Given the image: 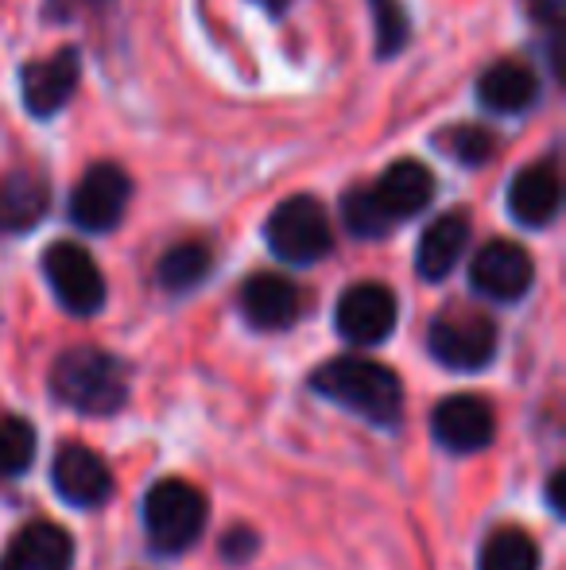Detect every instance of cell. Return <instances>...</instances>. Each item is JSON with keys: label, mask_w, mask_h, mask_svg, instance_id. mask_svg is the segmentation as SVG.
Returning <instances> with one entry per match:
<instances>
[{"label": "cell", "mask_w": 566, "mask_h": 570, "mask_svg": "<svg viewBox=\"0 0 566 570\" xmlns=\"http://www.w3.org/2000/svg\"><path fill=\"white\" fill-rule=\"evenodd\" d=\"M563 12H566V0H532V16L555 31H559V23H563Z\"/></svg>", "instance_id": "obj_28"}, {"label": "cell", "mask_w": 566, "mask_h": 570, "mask_svg": "<svg viewBox=\"0 0 566 570\" xmlns=\"http://www.w3.org/2000/svg\"><path fill=\"white\" fill-rule=\"evenodd\" d=\"M210 268H214L210 245H202V240H182V245L167 248V253L159 256L156 279L163 292L182 295V292H195V287L210 276Z\"/></svg>", "instance_id": "obj_20"}, {"label": "cell", "mask_w": 566, "mask_h": 570, "mask_svg": "<svg viewBox=\"0 0 566 570\" xmlns=\"http://www.w3.org/2000/svg\"><path fill=\"white\" fill-rule=\"evenodd\" d=\"M466 245H469V222H466V214L450 210V214H443V218H435L424 229V237H419V253H416L419 276L430 279V284L446 279L454 272V264L461 261Z\"/></svg>", "instance_id": "obj_17"}, {"label": "cell", "mask_w": 566, "mask_h": 570, "mask_svg": "<svg viewBox=\"0 0 566 570\" xmlns=\"http://www.w3.org/2000/svg\"><path fill=\"white\" fill-rule=\"evenodd\" d=\"M396 315H400V307H396L393 287L365 279V284H354L349 292H341L334 326L349 345H380L396 331Z\"/></svg>", "instance_id": "obj_9"}, {"label": "cell", "mask_w": 566, "mask_h": 570, "mask_svg": "<svg viewBox=\"0 0 566 570\" xmlns=\"http://www.w3.org/2000/svg\"><path fill=\"white\" fill-rule=\"evenodd\" d=\"M563 206V183L555 164H532L524 171H516V179L508 183V214L520 226L544 229L559 218Z\"/></svg>", "instance_id": "obj_16"}, {"label": "cell", "mask_w": 566, "mask_h": 570, "mask_svg": "<svg viewBox=\"0 0 566 570\" xmlns=\"http://www.w3.org/2000/svg\"><path fill=\"white\" fill-rule=\"evenodd\" d=\"M54 493L75 509H101L113 497V470L98 451L82 443H67L51 465Z\"/></svg>", "instance_id": "obj_12"}, {"label": "cell", "mask_w": 566, "mask_h": 570, "mask_svg": "<svg viewBox=\"0 0 566 570\" xmlns=\"http://www.w3.org/2000/svg\"><path fill=\"white\" fill-rule=\"evenodd\" d=\"M438 148H446L461 167H485L497 156L500 140L481 125H454L450 132L438 136Z\"/></svg>", "instance_id": "obj_23"}, {"label": "cell", "mask_w": 566, "mask_h": 570, "mask_svg": "<svg viewBox=\"0 0 566 570\" xmlns=\"http://www.w3.org/2000/svg\"><path fill=\"white\" fill-rule=\"evenodd\" d=\"M477 570H539V548L524 528H500L485 540Z\"/></svg>", "instance_id": "obj_21"}, {"label": "cell", "mask_w": 566, "mask_h": 570, "mask_svg": "<svg viewBox=\"0 0 566 570\" xmlns=\"http://www.w3.org/2000/svg\"><path fill=\"white\" fill-rule=\"evenodd\" d=\"M310 389L330 404L361 415L373 428H396L404 415V384L388 365L373 357H334L310 376Z\"/></svg>", "instance_id": "obj_1"}, {"label": "cell", "mask_w": 566, "mask_h": 570, "mask_svg": "<svg viewBox=\"0 0 566 570\" xmlns=\"http://www.w3.org/2000/svg\"><path fill=\"white\" fill-rule=\"evenodd\" d=\"M51 392L82 415H113L129 400V368L98 345H75L51 365Z\"/></svg>", "instance_id": "obj_2"}, {"label": "cell", "mask_w": 566, "mask_h": 570, "mask_svg": "<svg viewBox=\"0 0 566 570\" xmlns=\"http://www.w3.org/2000/svg\"><path fill=\"white\" fill-rule=\"evenodd\" d=\"M132 198V179L117 164H93L70 195V222L86 233H109L121 226Z\"/></svg>", "instance_id": "obj_7"}, {"label": "cell", "mask_w": 566, "mask_h": 570, "mask_svg": "<svg viewBox=\"0 0 566 570\" xmlns=\"http://www.w3.org/2000/svg\"><path fill=\"white\" fill-rule=\"evenodd\" d=\"M373 23H377V55L380 59H393L408 47L411 36V20L404 12L400 0H369Z\"/></svg>", "instance_id": "obj_25"}, {"label": "cell", "mask_w": 566, "mask_h": 570, "mask_svg": "<svg viewBox=\"0 0 566 570\" xmlns=\"http://www.w3.org/2000/svg\"><path fill=\"white\" fill-rule=\"evenodd\" d=\"M341 222H346V229L361 240L385 237V233L393 229L385 214H380V206H377V198H373L369 187L346 190V198H341Z\"/></svg>", "instance_id": "obj_24"}, {"label": "cell", "mask_w": 566, "mask_h": 570, "mask_svg": "<svg viewBox=\"0 0 566 570\" xmlns=\"http://www.w3.org/2000/svg\"><path fill=\"white\" fill-rule=\"evenodd\" d=\"M547 497H552L555 517H566V504H563V473H555V478H552V485H547Z\"/></svg>", "instance_id": "obj_29"}, {"label": "cell", "mask_w": 566, "mask_h": 570, "mask_svg": "<svg viewBox=\"0 0 566 570\" xmlns=\"http://www.w3.org/2000/svg\"><path fill=\"white\" fill-rule=\"evenodd\" d=\"M430 431L435 439L454 454H477L493 443L497 435V412L485 396L461 392V396H446L430 412Z\"/></svg>", "instance_id": "obj_10"}, {"label": "cell", "mask_w": 566, "mask_h": 570, "mask_svg": "<svg viewBox=\"0 0 566 570\" xmlns=\"http://www.w3.org/2000/svg\"><path fill=\"white\" fill-rule=\"evenodd\" d=\"M369 190L377 198L380 214L388 218V226H400V222L416 218V214H424L430 206V198H435V175L419 159H400Z\"/></svg>", "instance_id": "obj_13"}, {"label": "cell", "mask_w": 566, "mask_h": 570, "mask_svg": "<svg viewBox=\"0 0 566 570\" xmlns=\"http://www.w3.org/2000/svg\"><path fill=\"white\" fill-rule=\"evenodd\" d=\"M532 279H536V264H532L528 248L516 240H489L477 248L474 264H469V287L493 303L524 299Z\"/></svg>", "instance_id": "obj_8"}, {"label": "cell", "mask_w": 566, "mask_h": 570, "mask_svg": "<svg viewBox=\"0 0 566 570\" xmlns=\"http://www.w3.org/2000/svg\"><path fill=\"white\" fill-rule=\"evenodd\" d=\"M36 462V431L20 415H0V478H20Z\"/></svg>", "instance_id": "obj_22"}, {"label": "cell", "mask_w": 566, "mask_h": 570, "mask_svg": "<svg viewBox=\"0 0 566 570\" xmlns=\"http://www.w3.org/2000/svg\"><path fill=\"white\" fill-rule=\"evenodd\" d=\"M302 295L280 272H257L241 287V315L257 331H287L299 318Z\"/></svg>", "instance_id": "obj_15"}, {"label": "cell", "mask_w": 566, "mask_h": 570, "mask_svg": "<svg viewBox=\"0 0 566 570\" xmlns=\"http://www.w3.org/2000/svg\"><path fill=\"white\" fill-rule=\"evenodd\" d=\"M477 98L493 114H524L536 106L539 98V78L532 75L524 62H493L481 78H477Z\"/></svg>", "instance_id": "obj_19"}, {"label": "cell", "mask_w": 566, "mask_h": 570, "mask_svg": "<svg viewBox=\"0 0 566 570\" xmlns=\"http://www.w3.org/2000/svg\"><path fill=\"white\" fill-rule=\"evenodd\" d=\"M257 532H249V528H234V532L221 540V556L229 559V563H245L249 556H257Z\"/></svg>", "instance_id": "obj_26"}, {"label": "cell", "mask_w": 566, "mask_h": 570, "mask_svg": "<svg viewBox=\"0 0 566 570\" xmlns=\"http://www.w3.org/2000/svg\"><path fill=\"white\" fill-rule=\"evenodd\" d=\"M427 350L438 365L474 373V368L489 365L497 353V323L477 311H446V315L430 318Z\"/></svg>", "instance_id": "obj_6"}, {"label": "cell", "mask_w": 566, "mask_h": 570, "mask_svg": "<svg viewBox=\"0 0 566 570\" xmlns=\"http://www.w3.org/2000/svg\"><path fill=\"white\" fill-rule=\"evenodd\" d=\"M75 567V540L67 528L51 520H31L8 540L0 570H70Z\"/></svg>", "instance_id": "obj_14"}, {"label": "cell", "mask_w": 566, "mask_h": 570, "mask_svg": "<svg viewBox=\"0 0 566 570\" xmlns=\"http://www.w3.org/2000/svg\"><path fill=\"white\" fill-rule=\"evenodd\" d=\"M51 187L36 171H12L0 183V233H28L43 222Z\"/></svg>", "instance_id": "obj_18"}, {"label": "cell", "mask_w": 566, "mask_h": 570, "mask_svg": "<svg viewBox=\"0 0 566 570\" xmlns=\"http://www.w3.org/2000/svg\"><path fill=\"white\" fill-rule=\"evenodd\" d=\"M43 276L51 284L62 311L78 318H90L106 307V276L93 264V256L75 240H54L43 253Z\"/></svg>", "instance_id": "obj_5"}, {"label": "cell", "mask_w": 566, "mask_h": 570, "mask_svg": "<svg viewBox=\"0 0 566 570\" xmlns=\"http://www.w3.org/2000/svg\"><path fill=\"white\" fill-rule=\"evenodd\" d=\"M206 517H210V504L202 489L182 478L156 481L143 497V532L159 556H182L187 548H195L206 532Z\"/></svg>", "instance_id": "obj_3"}, {"label": "cell", "mask_w": 566, "mask_h": 570, "mask_svg": "<svg viewBox=\"0 0 566 570\" xmlns=\"http://www.w3.org/2000/svg\"><path fill=\"white\" fill-rule=\"evenodd\" d=\"M78 78H82V55L75 47H62V51L47 55V59L28 62L20 75V94L28 114L54 117L59 109H67L78 90Z\"/></svg>", "instance_id": "obj_11"}, {"label": "cell", "mask_w": 566, "mask_h": 570, "mask_svg": "<svg viewBox=\"0 0 566 570\" xmlns=\"http://www.w3.org/2000/svg\"><path fill=\"white\" fill-rule=\"evenodd\" d=\"M265 240L272 248V256H280L284 264H315L334 248V226L330 214L318 198L295 195L284 198L265 222Z\"/></svg>", "instance_id": "obj_4"}, {"label": "cell", "mask_w": 566, "mask_h": 570, "mask_svg": "<svg viewBox=\"0 0 566 570\" xmlns=\"http://www.w3.org/2000/svg\"><path fill=\"white\" fill-rule=\"evenodd\" d=\"M101 8V0H43V16L47 20H78V16Z\"/></svg>", "instance_id": "obj_27"}]
</instances>
